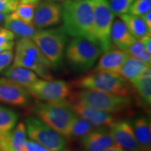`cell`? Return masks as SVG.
Returning a JSON list of instances; mask_svg holds the SVG:
<instances>
[{"label":"cell","mask_w":151,"mask_h":151,"mask_svg":"<svg viewBox=\"0 0 151 151\" xmlns=\"http://www.w3.org/2000/svg\"><path fill=\"white\" fill-rule=\"evenodd\" d=\"M0 29H1V28H0Z\"/></svg>","instance_id":"obj_46"},{"label":"cell","mask_w":151,"mask_h":151,"mask_svg":"<svg viewBox=\"0 0 151 151\" xmlns=\"http://www.w3.org/2000/svg\"><path fill=\"white\" fill-rule=\"evenodd\" d=\"M6 15L3 14V13H1L0 12V22L2 21V20H4L6 18Z\"/></svg>","instance_id":"obj_40"},{"label":"cell","mask_w":151,"mask_h":151,"mask_svg":"<svg viewBox=\"0 0 151 151\" xmlns=\"http://www.w3.org/2000/svg\"><path fill=\"white\" fill-rule=\"evenodd\" d=\"M16 53H18L34 60L39 65L52 69L51 64L43 55L37 44L31 38H20L17 41Z\"/></svg>","instance_id":"obj_17"},{"label":"cell","mask_w":151,"mask_h":151,"mask_svg":"<svg viewBox=\"0 0 151 151\" xmlns=\"http://www.w3.org/2000/svg\"><path fill=\"white\" fill-rule=\"evenodd\" d=\"M114 142L128 151H141L134 133L132 122L127 120L114 121L108 127Z\"/></svg>","instance_id":"obj_11"},{"label":"cell","mask_w":151,"mask_h":151,"mask_svg":"<svg viewBox=\"0 0 151 151\" xmlns=\"http://www.w3.org/2000/svg\"><path fill=\"white\" fill-rule=\"evenodd\" d=\"M141 105L150 109L151 104V78H138L131 82Z\"/></svg>","instance_id":"obj_25"},{"label":"cell","mask_w":151,"mask_h":151,"mask_svg":"<svg viewBox=\"0 0 151 151\" xmlns=\"http://www.w3.org/2000/svg\"><path fill=\"white\" fill-rule=\"evenodd\" d=\"M33 111L37 118L66 139L76 115L69 104L47 103L37 100L34 104Z\"/></svg>","instance_id":"obj_4"},{"label":"cell","mask_w":151,"mask_h":151,"mask_svg":"<svg viewBox=\"0 0 151 151\" xmlns=\"http://www.w3.org/2000/svg\"><path fill=\"white\" fill-rule=\"evenodd\" d=\"M151 9V0H134L132 4L129 14L141 16Z\"/></svg>","instance_id":"obj_30"},{"label":"cell","mask_w":151,"mask_h":151,"mask_svg":"<svg viewBox=\"0 0 151 151\" xmlns=\"http://www.w3.org/2000/svg\"><path fill=\"white\" fill-rule=\"evenodd\" d=\"M31 95L25 88L6 77L0 78V103L12 106L29 105Z\"/></svg>","instance_id":"obj_10"},{"label":"cell","mask_w":151,"mask_h":151,"mask_svg":"<svg viewBox=\"0 0 151 151\" xmlns=\"http://www.w3.org/2000/svg\"><path fill=\"white\" fill-rule=\"evenodd\" d=\"M94 35L101 51L112 49L111 41V26L114 16L111 10L108 0H93Z\"/></svg>","instance_id":"obj_9"},{"label":"cell","mask_w":151,"mask_h":151,"mask_svg":"<svg viewBox=\"0 0 151 151\" xmlns=\"http://www.w3.org/2000/svg\"><path fill=\"white\" fill-rule=\"evenodd\" d=\"M124 151H128V150H124Z\"/></svg>","instance_id":"obj_45"},{"label":"cell","mask_w":151,"mask_h":151,"mask_svg":"<svg viewBox=\"0 0 151 151\" xmlns=\"http://www.w3.org/2000/svg\"><path fill=\"white\" fill-rule=\"evenodd\" d=\"M141 18L143 19V20L144 21L145 24H146V26L150 30H151V11H148L146 14H143V16H141Z\"/></svg>","instance_id":"obj_36"},{"label":"cell","mask_w":151,"mask_h":151,"mask_svg":"<svg viewBox=\"0 0 151 151\" xmlns=\"http://www.w3.org/2000/svg\"><path fill=\"white\" fill-rule=\"evenodd\" d=\"M94 128L96 127L91 123L76 114L69 127L66 139L67 141L80 139L81 137L92 132Z\"/></svg>","instance_id":"obj_24"},{"label":"cell","mask_w":151,"mask_h":151,"mask_svg":"<svg viewBox=\"0 0 151 151\" xmlns=\"http://www.w3.org/2000/svg\"><path fill=\"white\" fill-rule=\"evenodd\" d=\"M69 103H77L99 109L110 114L123 112L131 108V96H118L90 90L79 89L71 93Z\"/></svg>","instance_id":"obj_2"},{"label":"cell","mask_w":151,"mask_h":151,"mask_svg":"<svg viewBox=\"0 0 151 151\" xmlns=\"http://www.w3.org/2000/svg\"><path fill=\"white\" fill-rule=\"evenodd\" d=\"M75 1H82V0H75Z\"/></svg>","instance_id":"obj_43"},{"label":"cell","mask_w":151,"mask_h":151,"mask_svg":"<svg viewBox=\"0 0 151 151\" xmlns=\"http://www.w3.org/2000/svg\"><path fill=\"white\" fill-rule=\"evenodd\" d=\"M49 1H62V0H49Z\"/></svg>","instance_id":"obj_41"},{"label":"cell","mask_w":151,"mask_h":151,"mask_svg":"<svg viewBox=\"0 0 151 151\" xmlns=\"http://www.w3.org/2000/svg\"><path fill=\"white\" fill-rule=\"evenodd\" d=\"M148 67L149 66L143 62L129 55L120 69V76L131 83L139 78L143 70Z\"/></svg>","instance_id":"obj_23"},{"label":"cell","mask_w":151,"mask_h":151,"mask_svg":"<svg viewBox=\"0 0 151 151\" xmlns=\"http://www.w3.org/2000/svg\"><path fill=\"white\" fill-rule=\"evenodd\" d=\"M14 46V41H8V42L4 43V44L1 45V46H0V54H1L2 52L5 51V50H11V49H13Z\"/></svg>","instance_id":"obj_37"},{"label":"cell","mask_w":151,"mask_h":151,"mask_svg":"<svg viewBox=\"0 0 151 151\" xmlns=\"http://www.w3.org/2000/svg\"><path fill=\"white\" fill-rule=\"evenodd\" d=\"M20 4V0H0V12L10 14L16 11Z\"/></svg>","instance_id":"obj_31"},{"label":"cell","mask_w":151,"mask_h":151,"mask_svg":"<svg viewBox=\"0 0 151 151\" xmlns=\"http://www.w3.org/2000/svg\"><path fill=\"white\" fill-rule=\"evenodd\" d=\"M77 89L90 90L118 96H130L132 86L120 76L92 72L75 79L71 86Z\"/></svg>","instance_id":"obj_3"},{"label":"cell","mask_w":151,"mask_h":151,"mask_svg":"<svg viewBox=\"0 0 151 151\" xmlns=\"http://www.w3.org/2000/svg\"><path fill=\"white\" fill-rule=\"evenodd\" d=\"M42 0H20V3L22 4H38Z\"/></svg>","instance_id":"obj_39"},{"label":"cell","mask_w":151,"mask_h":151,"mask_svg":"<svg viewBox=\"0 0 151 151\" xmlns=\"http://www.w3.org/2000/svg\"><path fill=\"white\" fill-rule=\"evenodd\" d=\"M62 29L67 35L97 44L94 35L93 0H65L62 7Z\"/></svg>","instance_id":"obj_1"},{"label":"cell","mask_w":151,"mask_h":151,"mask_svg":"<svg viewBox=\"0 0 151 151\" xmlns=\"http://www.w3.org/2000/svg\"><path fill=\"white\" fill-rule=\"evenodd\" d=\"M129 57L127 52L120 50H109L99 58L93 72H101L120 76L124 62Z\"/></svg>","instance_id":"obj_15"},{"label":"cell","mask_w":151,"mask_h":151,"mask_svg":"<svg viewBox=\"0 0 151 151\" xmlns=\"http://www.w3.org/2000/svg\"><path fill=\"white\" fill-rule=\"evenodd\" d=\"M71 86L65 81L39 79L27 88L31 96L43 102L69 104Z\"/></svg>","instance_id":"obj_7"},{"label":"cell","mask_w":151,"mask_h":151,"mask_svg":"<svg viewBox=\"0 0 151 151\" xmlns=\"http://www.w3.org/2000/svg\"><path fill=\"white\" fill-rule=\"evenodd\" d=\"M69 107L77 116L86 120L95 127H109L115 121L110 113L77 103L69 104Z\"/></svg>","instance_id":"obj_13"},{"label":"cell","mask_w":151,"mask_h":151,"mask_svg":"<svg viewBox=\"0 0 151 151\" xmlns=\"http://www.w3.org/2000/svg\"><path fill=\"white\" fill-rule=\"evenodd\" d=\"M110 37L112 45H114L118 50L125 52L136 40L124 22L120 20L113 21Z\"/></svg>","instance_id":"obj_18"},{"label":"cell","mask_w":151,"mask_h":151,"mask_svg":"<svg viewBox=\"0 0 151 151\" xmlns=\"http://www.w3.org/2000/svg\"><path fill=\"white\" fill-rule=\"evenodd\" d=\"M15 35L10 30L6 29H0V46L6 43L8 41H14Z\"/></svg>","instance_id":"obj_34"},{"label":"cell","mask_w":151,"mask_h":151,"mask_svg":"<svg viewBox=\"0 0 151 151\" xmlns=\"http://www.w3.org/2000/svg\"><path fill=\"white\" fill-rule=\"evenodd\" d=\"M24 151H52L46 148L40 143L32 140H26L24 143Z\"/></svg>","instance_id":"obj_33"},{"label":"cell","mask_w":151,"mask_h":151,"mask_svg":"<svg viewBox=\"0 0 151 151\" xmlns=\"http://www.w3.org/2000/svg\"><path fill=\"white\" fill-rule=\"evenodd\" d=\"M37 6V4L20 3L16 11L10 14L25 23L33 24L34 16Z\"/></svg>","instance_id":"obj_28"},{"label":"cell","mask_w":151,"mask_h":151,"mask_svg":"<svg viewBox=\"0 0 151 151\" xmlns=\"http://www.w3.org/2000/svg\"><path fill=\"white\" fill-rule=\"evenodd\" d=\"M14 53L11 50H7L0 54V73L4 71L14 60Z\"/></svg>","instance_id":"obj_32"},{"label":"cell","mask_w":151,"mask_h":151,"mask_svg":"<svg viewBox=\"0 0 151 151\" xmlns=\"http://www.w3.org/2000/svg\"><path fill=\"white\" fill-rule=\"evenodd\" d=\"M24 124L27 135L31 140L52 151H61L67 148V139L38 118H27Z\"/></svg>","instance_id":"obj_8"},{"label":"cell","mask_w":151,"mask_h":151,"mask_svg":"<svg viewBox=\"0 0 151 151\" xmlns=\"http://www.w3.org/2000/svg\"><path fill=\"white\" fill-rule=\"evenodd\" d=\"M101 53L97 44L92 41L74 38L66 49V58L68 64L73 70L83 72L93 67Z\"/></svg>","instance_id":"obj_6"},{"label":"cell","mask_w":151,"mask_h":151,"mask_svg":"<svg viewBox=\"0 0 151 151\" xmlns=\"http://www.w3.org/2000/svg\"><path fill=\"white\" fill-rule=\"evenodd\" d=\"M62 7L52 1H43L36 8L33 24L37 29L51 27L60 22Z\"/></svg>","instance_id":"obj_12"},{"label":"cell","mask_w":151,"mask_h":151,"mask_svg":"<svg viewBox=\"0 0 151 151\" xmlns=\"http://www.w3.org/2000/svg\"><path fill=\"white\" fill-rule=\"evenodd\" d=\"M0 151H3V150H1V149H0Z\"/></svg>","instance_id":"obj_44"},{"label":"cell","mask_w":151,"mask_h":151,"mask_svg":"<svg viewBox=\"0 0 151 151\" xmlns=\"http://www.w3.org/2000/svg\"><path fill=\"white\" fill-rule=\"evenodd\" d=\"M32 39L51 64L52 69L59 67L63 60L67 41V34L64 30L62 28L39 30Z\"/></svg>","instance_id":"obj_5"},{"label":"cell","mask_w":151,"mask_h":151,"mask_svg":"<svg viewBox=\"0 0 151 151\" xmlns=\"http://www.w3.org/2000/svg\"><path fill=\"white\" fill-rule=\"evenodd\" d=\"M134 133L141 151L151 150L150 120L145 116H139L132 123Z\"/></svg>","instance_id":"obj_19"},{"label":"cell","mask_w":151,"mask_h":151,"mask_svg":"<svg viewBox=\"0 0 151 151\" xmlns=\"http://www.w3.org/2000/svg\"><path fill=\"white\" fill-rule=\"evenodd\" d=\"M4 27L14 33L15 37L20 38H32L37 29L34 24H27L15 18L11 14L6 15L4 19Z\"/></svg>","instance_id":"obj_20"},{"label":"cell","mask_w":151,"mask_h":151,"mask_svg":"<svg viewBox=\"0 0 151 151\" xmlns=\"http://www.w3.org/2000/svg\"><path fill=\"white\" fill-rule=\"evenodd\" d=\"M120 18L136 39H141L144 36L150 33V30L145 24L141 16H134L129 14L120 15Z\"/></svg>","instance_id":"obj_22"},{"label":"cell","mask_w":151,"mask_h":151,"mask_svg":"<svg viewBox=\"0 0 151 151\" xmlns=\"http://www.w3.org/2000/svg\"><path fill=\"white\" fill-rule=\"evenodd\" d=\"M101 151H124V149H123L122 147L118 146V144H114L109 148L104 149V150Z\"/></svg>","instance_id":"obj_38"},{"label":"cell","mask_w":151,"mask_h":151,"mask_svg":"<svg viewBox=\"0 0 151 151\" xmlns=\"http://www.w3.org/2000/svg\"><path fill=\"white\" fill-rule=\"evenodd\" d=\"M4 76L25 89L39 80V77L35 72L22 67H11L5 71Z\"/></svg>","instance_id":"obj_21"},{"label":"cell","mask_w":151,"mask_h":151,"mask_svg":"<svg viewBox=\"0 0 151 151\" xmlns=\"http://www.w3.org/2000/svg\"><path fill=\"white\" fill-rule=\"evenodd\" d=\"M141 41H142L143 46L146 50L149 53L151 54V35L150 33L146 36H144L143 38H141Z\"/></svg>","instance_id":"obj_35"},{"label":"cell","mask_w":151,"mask_h":151,"mask_svg":"<svg viewBox=\"0 0 151 151\" xmlns=\"http://www.w3.org/2000/svg\"><path fill=\"white\" fill-rule=\"evenodd\" d=\"M109 6L116 16L128 14L132 4L134 0H108Z\"/></svg>","instance_id":"obj_29"},{"label":"cell","mask_w":151,"mask_h":151,"mask_svg":"<svg viewBox=\"0 0 151 151\" xmlns=\"http://www.w3.org/2000/svg\"><path fill=\"white\" fill-rule=\"evenodd\" d=\"M61 151H69V150H68V149H64V150H61Z\"/></svg>","instance_id":"obj_42"},{"label":"cell","mask_w":151,"mask_h":151,"mask_svg":"<svg viewBox=\"0 0 151 151\" xmlns=\"http://www.w3.org/2000/svg\"><path fill=\"white\" fill-rule=\"evenodd\" d=\"M84 151H101L116 144L111 138L107 127H96L80 139Z\"/></svg>","instance_id":"obj_14"},{"label":"cell","mask_w":151,"mask_h":151,"mask_svg":"<svg viewBox=\"0 0 151 151\" xmlns=\"http://www.w3.org/2000/svg\"><path fill=\"white\" fill-rule=\"evenodd\" d=\"M129 55L134 57L143 62L146 65L150 67L151 65V55L150 53L145 49L142 41L141 39H136L134 42L131 45V46L126 50Z\"/></svg>","instance_id":"obj_27"},{"label":"cell","mask_w":151,"mask_h":151,"mask_svg":"<svg viewBox=\"0 0 151 151\" xmlns=\"http://www.w3.org/2000/svg\"><path fill=\"white\" fill-rule=\"evenodd\" d=\"M18 115L11 109L0 106V132L10 131L17 124Z\"/></svg>","instance_id":"obj_26"},{"label":"cell","mask_w":151,"mask_h":151,"mask_svg":"<svg viewBox=\"0 0 151 151\" xmlns=\"http://www.w3.org/2000/svg\"><path fill=\"white\" fill-rule=\"evenodd\" d=\"M26 140L25 124L20 122L10 131L0 132V149L3 151H24Z\"/></svg>","instance_id":"obj_16"}]
</instances>
